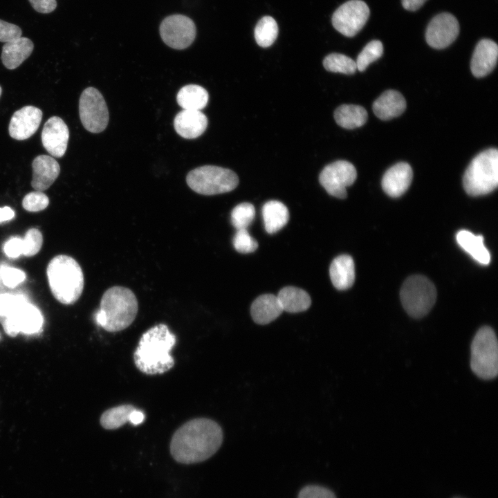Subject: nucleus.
I'll use <instances>...</instances> for the list:
<instances>
[{"label": "nucleus", "instance_id": "obj_25", "mask_svg": "<svg viewBox=\"0 0 498 498\" xmlns=\"http://www.w3.org/2000/svg\"><path fill=\"white\" fill-rule=\"evenodd\" d=\"M458 244L472 257L483 265H488L490 261V255L483 244L482 235H475L470 231L461 230L456 233Z\"/></svg>", "mask_w": 498, "mask_h": 498}, {"label": "nucleus", "instance_id": "obj_26", "mask_svg": "<svg viewBox=\"0 0 498 498\" xmlns=\"http://www.w3.org/2000/svg\"><path fill=\"white\" fill-rule=\"evenodd\" d=\"M277 297L283 311L288 313L305 311L311 304V299L308 293L295 286L284 287L279 290Z\"/></svg>", "mask_w": 498, "mask_h": 498}, {"label": "nucleus", "instance_id": "obj_31", "mask_svg": "<svg viewBox=\"0 0 498 498\" xmlns=\"http://www.w3.org/2000/svg\"><path fill=\"white\" fill-rule=\"evenodd\" d=\"M255 39L257 44L263 48L271 46L278 35V25L270 16L263 17L255 28Z\"/></svg>", "mask_w": 498, "mask_h": 498}, {"label": "nucleus", "instance_id": "obj_28", "mask_svg": "<svg viewBox=\"0 0 498 498\" xmlns=\"http://www.w3.org/2000/svg\"><path fill=\"white\" fill-rule=\"evenodd\" d=\"M209 95L202 86L196 84H188L182 87L177 93L176 100L183 109H203L208 104Z\"/></svg>", "mask_w": 498, "mask_h": 498}, {"label": "nucleus", "instance_id": "obj_20", "mask_svg": "<svg viewBox=\"0 0 498 498\" xmlns=\"http://www.w3.org/2000/svg\"><path fill=\"white\" fill-rule=\"evenodd\" d=\"M208 118L201 111L183 109L175 116L174 127L176 133L186 139L199 137L205 131Z\"/></svg>", "mask_w": 498, "mask_h": 498}, {"label": "nucleus", "instance_id": "obj_10", "mask_svg": "<svg viewBox=\"0 0 498 498\" xmlns=\"http://www.w3.org/2000/svg\"><path fill=\"white\" fill-rule=\"evenodd\" d=\"M357 172L353 164L346 160H337L324 167L319 181L329 194L339 199L347 196L346 188L356 181Z\"/></svg>", "mask_w": 498, "mask_h": 498}, {"label": "nucleus", "instance_id": "obj_22", "mask_svg": "<svg viewBox=\"0 0 498 498\" xmlns=\"http://www.w3.org/2000/svg\"><path fill=\"white\" fill-rule=\"evenodd\" d=\"M276 295L263 294L257 297L250 306V314L253 321L261 325L270 323L283 312Z\"/></svg>", "mask_w": 498, "mask_h": 498}, {"label": "nucleus", "instance_id": "obj_5", "mask_svg": "<svg viewBox=\"0 0 498 498\" xmlns=\"http://www.w3.org/2000/svg\"><path fill=\"white\" fill-rule=\"evenodd\" d=\"M463 185L466 193L472 196L487 194L497 188L498 185L497 149H486L472 159L464 173Z\"/></svg>", "mask_w": 498, "mask_h": 498}, {"label": "nucleus", "instance_id": "obj_30", "mask_svg": "<svg viewBox=\"0 0 498 498\" xmlns=\"http://www.w3.org/2000/svg\"><path fill=\"white\" fill-rule=\"evenodd\" d=\"M136 409L131 405H122L106 410L100 422L106 430H116L129 421L131 413Z\"/></svg>", "mask_w": 498, "mask_h": 498}, {"label": "nucleus", "instance_id": "obj_8", "mask_svg": "<svg viewBox=\"0 0 498 498\" xmlns=\"http://www.w3.org/2000/svg\"><path fill=\"white\" fill-rule=\"evenodd\" d=\"M400 297L407 313L414 318L426 315L436 299V290L433 283L423 275H412L403 283Z\"/></svg>", "mask_w": 498, "mask_h": 498}, {"label": "nucleus", "instance_id": "obj_40", "mask_svg": "<svg viewBox=\"0 0 498 498\" xmlns=\"http://www.w3.org/2000/svg\"><path fill=\"white\" fill-rule=\"evenodd\" d=\"M298 498H336L335 494L323 486L309 485L299 492Z\"/></svg>", "mask_w": 498, "mask_h": 498}, {"label": "nucleus", "instance_id": "obj_1", "mask_svg": "<svg viewBox=\"0 0 498 498\" xmlns=\"http://www.w3.org/2000/svg\"><path fill=\"white\" fill-rule=\"evenodd\" d=\"M222 441V429L216 422L197 418L186 422L174 432L170 442V453L178 463H199L214 455Z\"/></svg>", "mask_w": 498, "mask_h": 498}, {"label": "nucleus", "instance_id": "obj_2", "mask_svg": "<svg viewBox=\"0 0 498 498\" xmlns=\"http://www.w3.org/2000/svg\"><path fill=\"white\" fill-rule=\"evenodd\" d=\"M176 342L175 335L164 324L149 329L142 335L133 353L136 367L147 375L168 371L174 365L171 351Z\"/></svg>", "mask_w": 498, "mask_h": 498}, {"label": "nucleus", "instance_id": "obj_17", "mask_svg": "<svg viewBox=\"0 0 498 498\" xmlns=\"http://www.w3.org/2000/svg\"><path fill=\"white\" fill-rule=\"evenodd\" d=\"M413 177L411 166L404 162L398 163L386 171L382 178V187L391 197H398L409 188Z\"/></svg>", "mask_w": 498, "mask_h": 498}, {"label": "nucleus", "instance_id": "obj_47", "mask_svg": "<svg viewBox=\"0 0 498 498\" xmlns=\"http://www.w3.org/2000/svg\"><path fill=\"white\" fill-rule=\"evenodd\" d=\"M1 92H2V89H1V86H0V97H1Z\"/></svg>", "mask_w": 498, "mask_h": 498}, {"label": "nucleus", "instance_id": "obj_13", "mask_svg": "<svg viewBox=\"0 0 498 498\" xmlns=\"http://www.w3.org/2000/svg\"><path fill=\"white\" fill-rule=\"evenodd\" d=\"M43 321L40 311L28 302L10 315L0 317L4 331L10 337L19 333H35L42 328Z\"/></svg>", "mask_w": 498, "mask_h": 498}, {"label": "nucleus", "instance_id": "obj_35", "mask_svg": "<svg viewBox=\"0 0 498 498\" xmlns=\"http://www.w3.org/2000/svg\"><path fill=\"white\" fill-rule=\"evenodd\" d=\"M43 243L42 232L37 228H30L22 239V255L26 257L35 255L40 250Z\"/></svg>", "mask_w": 498, "mask_h": 498}, {"label": "nucleus", "instance_id": "obj_27", "mask_svg": "<svg viewBox=\"0 0 498 498\" xmlns=\"http://www.w3.org/2000/svg\"><path fill=\"white\" fill-rule=\"evenodd\" d=\"M262 216L266 231L274 234L286 225L289 220L287 207L279 201H269L262 208Z\"/></svg>", "mask_w": 498, "mask_h": 498}, {"label": "nucleus", "instance_id": "obj_46", "mask_svg": "<svg viewBox=\"0 0 498 498\" xmlns=\"http://www.w3.org/2000/svg\"><path fill=\"white\" fill-rule=\"evenodd\" d=\"M15 216V212L10 207L0 208V222L11 220Z\"/></svg>", "mask_w": 498, "mask_h": 498}, {"label": "nucleus", "instance_id": "obj_12", "mask_svg": "<svg viewBox=\"0 0 498 498\" xmlns=\"http://www.w3.org/2000/svg\"><path fill=\"white\" fill-rule=\"evenodd\" d=\"M163 41L174 49H184L190 46L196 37L194 21L185 15H173L165 18L160 26Z\"/></svg>", "mask_w": 498, "mask_h": 498}, {"label": "nucleus", "instance_id": "obj_34", "mask_svg": "<svg viewBox=\"0 0 498 498\" xmlns=\"http://www.w3.org/2000/svg\"><path fill=\"white\" fill-rule=\"evenodd\" d=\"M383 53V45L379 40L369 42L358 55L356 61L357 69L365 71L369 64L380 58Z\"/></svg>", "mask_w": 498, "mask_h": 498}, {"label": "nucleus", "instance_id": "obj_45", "mask_svg": "<svg viewBox=\"0 0 498 498\" xmlns=\"http://www.w3.org/2000/svg\"><path fill=\"white\" fill-rule=\"evenodd\" d=\"M145 414L138 409H135L130 415L129 421L134 425H140L145 420Z\"/></svg>", "mask_w": 498, "mask_h": 498}, {"label": "nucleus", "instance_id": "obj_33", "mask_svg": "<svg viewBox=\"0 0 498 498\" xmlns=\"http://www.w3.org/2000/svg\"><path fill=\"white\" fill-rule=\"evenodd\" d=\"M255 209L250 203H241L236 205L231 212V223L237 229H247L252 223Z\"/></svg>", "mask_w": 498, "mask_h": 498}, {"label": "nucleus", "instance_id": "obj_15", "mask_svg": "<svg viewBox=\"0 0 498 498\" xmlns=\"http://www.w3.org/2000/svg\"><path fill=\"white\" fill-rule=\"evenodd\" d=\"M68 138V128L61 118L53 116L45 122L42 132V142L51 156L62 157L66 151Z\"/></svg>", "mask_w": 498, "mask_h": 498}, {"label": "nucleus", "instance_id": "obj_36", "mask_svg": "<svg viewBox=\"0 0 498 498\" xmlns=\"http://www.w3.org/2000/svg\"><path fill=\"white\" fill-rule=\"evenodd\" d=\"M232 242L235 250L243 254L252 252L258 247L257 241L250 235L247 229L237 230Z\"/></svg>", "mask_w": 498, "mask_h": 498}, {"label": "nucleus", "instance_id": "obj_19", "mask_svg": "<svg viewBox=\"0 0 498 498\" xmlns=\"http://www.w3.org/2000/svg\"><path fill=\"white\" fill-rule=\"evenodd\" d=\"M32 168L31 186L40 192L49 188L60 173V166L57 161L48 155L35 157L32 163Z\"/></svg>", "mask_w": 498, "mask_h": 498}, {"label": "nucleus", "instance_id": "obj_39", "mask_svg": "<svg viewBox=\"0 0 498 498\" xmlns=\"http://www.w3.org/2000/svg\"><path fill=\"white\" fill-rule=\"evenodd\" d=\"M0 277L6 286L14 288L24 281L26 275L18 268L3 266L0 269Z\"/></svg>", "mask_w": 498, "mask_h": 498}, {"label": "nucleus", "instance_id": "obj_44", "mask_svg": "<svg viewBox=\"0 0 498 498\" xmlns=\"http://www.w3.org/2000/svg\"><path fill=\"white\" fill-rule=\"evenodd\" d=\"M427 0H402L403 8L407 10L415 11L420 8Z\"/></svg>", "mask_w": 498, "mask_h": 498}, {"label": "nucleus", "instance_id": "obj_43", "mask_svg": "<svg viewBox=\"0 0 498 498\" xmlns=\"http://www.w3.org/2000/svg\"><path fill=\"white\" fill-rule=\"evenodd\" d=\"M32 7L38 12L47 14L57 8L55 0H28Z\"/></svg>", "mask_w": 498, "mask_h": 498}, {"label": "nucleus", "instance_id": "obj_41", "mask_svg": "<svg viewBox=\"0 0 498 498\" xmlns=\"http://www.w3.org/2000/svg\"><path fill=\"white\" fill-rule=\"evenodd\" d=\"M22 30L17 25L0 19V42H8L21 37Z\"/></svg>", "mask_w": 498, "mask_h": 498}, {"label": "nucleus", "instance_id": "obj_11", "mask_svg": "<svg viewBox=\"0 0 498 498\" xmlns=\"http://www.w3.org/2000/svg\"><path fill=\"white\" fill-rule=\"evenodd\" d=\"M369 17L368 6L361 0H350L341 5L332 15V24L346 37L355 36Z\"/></svg>", "mask_w": 498, "mask_h": 498}, {"label": "nucleus", "instance_id": "obj_21", "mask_svg": "<svg viewBox=\"0 0 498 498\" xmlns=\"http://www.w3.org/2000/svg\"><path fill=\"white\" fill-rule=\"evenodd\" d=\"M373 111L380 119L388 120L402 114L406 109L403 95L394 90L383 92L374 102Z\"/></svg>", "mask_w": 498, "mask_h": 498}, {"label": "nucleus", "instance_id": "obj_9", "mask_svg": "<svg viewBox=\"0 0 498 498\" xmlns=\"http://www.w3.org/2000/svg\"><path fill=\"white\" fill-rule=\"evenodd\" d=\"M79 114L83 127L89 132L104 131L109 122V111L102 95L93 87L85 89L79 100Z\"/></svg>", "mask_w": 498, "mask_h": 498}, {"label": "nucleus", "instance_id": "obj_42", "mask_svg": "<svg viewBox=\"0 0 498 498\" xmlns=\"http://www.w3.org/2000/svg\"><path fill=\"white\" fill-rule=\"evenodd\" d=\"M22 239L12 237L8 239L4 244L3 251L10 258H17L22 255Z\"/></svg>", "mask_w": 498, "mask_h": 498}, {"label": "nucleus", "instance_id": "obj_24", "mask_svg": "<svg viewBox=\"0 0 498 498\" xmlns=\"http://www.w3.org/2000/svg\"><path fill=\"white\" fill-rule=\"evenodd\" d=\"M329 275L333 285L338 290L351 288L355 281V265L352 257L348 255L335 257L331 264Z\"/></svg>", "mask_w": 498, "mask_h": 498}, {"label": "nucleus", "instance_id": "obj_38", "mask_svg": "<svg viewBox=\"0 0 498 498\" xmlns=\"http://www.w3.org/2000/svg\"><path fill=\"white\" fill-rule=\"evenodd\" d=\"M49 204L48 197L40 191L28 193L23 199L22 206L28 212H39L44 210Z\"/></svg>", "mask_w": 498, "mask_h": 498}, {"label": "nucleus", "instance_id": "obj_6", "mask_svg": "<svg viewBox=\"0 0 498 498\" xmlns=\"http://www.w3.org/2000/svg\"><path fill=\"white\" fill-rule=\"evenodd\" d=\"M470 367L483 380H491L497 375V340L494 330L488 326L481 327L472 340Z\"/></svg>", "mask_w": 498, "mask_h": 498}, {"label": "nucleus", "instance_id": "obj_37", "mask_svg": "<svg viewBox=\"0 0 498 498\" xmlns=\"http://www.w3.org/2000/svg\"><path fill=\"white\" fill-rule=\"evenodd\" d=\"M27 302L23 295L0 293V317L10 315Z\"/></svg>", "mask_w": 498, "mask_h": 498}, {"label": "nucleus", "instance_id": "obj_3", "mask_svg": "<svg viewBox=\"0 0 498 498\" xmlns=\"http://www.w3.org/2000/svg\"><path fill=\"white\" fill-rule=\"evenodd\" d=\"M138 311V300L131 290L124 286H112L101 298L100 308L95 315V322L107 331L118 332L132 324Z\"/></svg>", "mask_w": 498, "mask_h": 498}, {"label": "nucleus", "instance_id": "obj_4", "mask_svg": "<svg viewBox=\"0 0 498 498\" xmlns=\"http://www.w3.org/2000/svg\"><path fill=\"white\" fill-rule=\"evenodd\" d=\"M46 275L50 291L58 302L71 305L80 297L84 289V274L73 257L55 256L48 264Z\"/></svg>", "mask_w": 498, "mask_h": 498}, {"label": "nucleus", "instance_id": "obj_23", "mask_svg": "<svg viewBox=\"0 0 498 498\" xmlns=\"http://www.w3.org/2000/svg\"><path fill=\"white\" fill-rule=\"evenodd\" d=\"M34 44L27 37H19L6 42L2 47L1 58L8 69L19 67L33 53Z\"/></svg>", "mask_w": 498, "mask_h": 498}, {"label": "nucleus", "instance_id": "obj_18", "mask_svg": "<svg viewBox=\"0 0 498 498\" xmlns=\"http://www.w3.org/2000/svg\"><path fill=\"white\" fill-rule=\"evenodd\" d=\"M498 57L497 44L488 39L480 40L477 44L471 59L470 68L476 77L489 74L495 67Z\"/></svg>", "mask_w": 498, "mask_h": 498}, {"label": "nucleus", "instance_id": "obj_16", "mask_svg": "<svg viewBox=\"0 0 498 498\" xmlns=\"http://www.w3.org/2000/svg\"><path fill=\"white\" fill-rule=\"evenodd\" d=\"M42 111L33 106H25L16 111L10 121L8 131L11 138L23 140L31 137L38 129Z\"/></svg>", "mask_w": 498, "mask_h": 498}, {"label": "nucleus", "instance_id": "obj_14", "mask_svg": "<svg viewBox=\"0 0 498 498\" xmlns=\"http://www.w3.org/2000/svg\"><path fill=\"white\" fill-rule=\"evenodd\" d=\"M459 24L450 13L435 16L429 23L425 32L427 43L432 48L441 49L450 45L457 37Z\"/></svg>", "mask_w": 498, "mask_h": 498}, {"label": "nucleus", "instance_id": "obj_7", "mask_svg": "<svg viewBox=\"0 0 498 498\" xmlns=\"http://www.w3.org/2000/svg\"><path fill=\"white\" fill-rule=\"evenodd\" d=\"M186 182L195 192L212 196L232 191L238 185L239 178L231 169L204 165L191 170L187 175Z\"/></svg>", "mask_w": 498, "mask_h": 498}, {"label": "nucleus", "instance_id": "obj_32", "mask_svg": "<svg viewBox=\"0 0 498 498\" xmlns=\"http://www.w3.org/2000/svg\"><path fill=\"white\" fill-rule=\"evenodd\" d=\"M323 66L328 71L346 75L353 74L357 70L356 61L345 55L336 53L326 56Z\"/></svg>", "mask_w": 498, "mask_h": 498}, {"label": "nucleus", "instance_id": "obj_29", "mask_svg": "<svg viewBox=\"0 0 498 498\" xmlns=\"http://www.w3.org/2000/svg\"><path fill=\"white\" fill-rule=\"evenodd\" d=\"M334 119L340 127L352 129L365 124L368 114L366 109L359 105L342 104L334 111Z\"/></svg>", "mask_w": 498, "mask_h": 498}]
</instances>
